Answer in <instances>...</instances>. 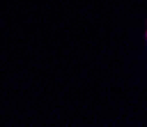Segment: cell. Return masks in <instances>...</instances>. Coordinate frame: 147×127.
Wrapping results in <instances>:
<instances>
[{
  "instance_id": "cell-1",
  "label": "cell",
  "mask_w": 147,
  "mask_h": 127,
  "mask_svg": "<svg viewBox=\"0 0 147 127\" xmlns=\"http://www.w3.org/2000/svg\"><path fill=\"white\" fill-rule=\"evenodd\" d=\"M144 38H146V43H147V28H146V31H144Z\"/></svg>"
}]
</instances>
